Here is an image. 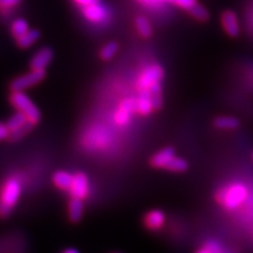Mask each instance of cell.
<instances>
[{"mask_svg":"<svg viewBox=\"0 0 253 253\" xmlns=\"http://www.w3.org/2000/svg\"><path fill=\"white\" fill-rule=\"evenodd\" d=\"M73 176V174L67 171H57L53 175V183L58 189L69 191L71 185H72Z\"/></svg>","mask_w":253,"mask_h":253,"instance_id":"obj_17","label":"cell"},{"mask_svg":"<svg viewBox=\"0 0 253 253\" xmlns=\"http://www.w3.org/2000/svg\"><path fill=\"white\" fill-rule=\"evenodd\" d=\"M90 190V184L89 178L83 172H78L74 174L72 185H71L69 192L71 194L72 199H78V200H84L89 194Z\"/></svg>","mask_w":253,"mask_h":253,"instance_id":"obj_7","label":"cell"},{"mask_svg":"<svg viewBox=\"0 0 253 253\" xmlns=\"http://www.w3.org/2000/svg\"><path fill=\"white\" fill-rule=\"evenodd\" d=\"M10 100L12 106L19 111V112L25 114L30 123L33 124L34 126L39 123L42 118L41 111L37 108V106L34 104L25 92H17L12 91V94L10 96Z\"/></svg>","mask_w":253,"mask_h":253,"instance_id":"obj_3","label":"cell"},{"mask_svg":"<svg viewBox=\"0 0 253 253\" xmlns=\"http://www.w3.org/2000/svg\"><path fill=\"white\" fill-rule=\"evenodd\" d=\"M22 192L21 183L18 178H7L0 191V216L6 217L17 205Z\"/></svg>","mask_w":253,"mask_h":253,"instance_id":"obj_2","label":"cell"},{"mask_svg":"<svg viewBox=\"0 0 253 253\" xmlns=\"http://www.w3.org/2000/svg\"><path fill=\"white\" fill-rule=\"evenodd\" d=\"M41 38V33H39L38 30H32L30 29L27 33L21 35L16 39L17 42V45L21 49H29L32 45H34Z\"/></svg>","mask_w":253,"mask_h":253,"instance_id":"obj_16","label":"cell"},{"mask_svg":"<svg viewBox=\"0 0 253 253\" xmlns=\"http://www.w3.org/2000/svg\"><path fill=\"white\" fill-rule=\"evenodd\" d=\"M29 30H30L29 23L26 19H23V18H17V19L13 20L12 25H11V33L16 39L25 33H27Z\"/></svg>","mask_w":253,"mask_h":253,"instance_id":"obj_20","label":"cell"},{"mask_svg":"<svg viewBox=\"0 0 253 253\" xmlns=\"http://www.w3.org/2000/svg\"><path fill=\"white\" fill-rule=\"evenodd\" d=\"M248 29L250 33L253 35V10H251L248 17Z\"/></svg>","mask_w":253,"mask_h":253,"instance_id":"obj_29","label":"cell"},{"mask_svg":"<svg viewBox=\"0 0 253 253\" xmlns=\"http://www.w3.org/2000/svg\"><path fill=\"white\" fill-rule=\"evenodd\" d=\"M221 23H223V28L226 33L230 37H237L240 35V23L237 16L233 11H225L221 14Z\"/></svg>","mask_w":253,"mask_h":253,"instance_id":"obj_12","label":"cell"},{"mask_svg":"<svg viewBox=\"0 0 253 253\" xmlns=\"http://www.w3.org/2000/svg\"><path fill=\"white\" fill-rule=\"evenodd\" d=\"M251 157H252V161H253V153H252V155H251Z\"/></svg>","mask_w":253,"mask_h":253,"instance_id":"obj_31","label":"cell"},{"mask_svg":"<svg viewBox=\"0 0 253 253\" xmlns=\"http://www.w3.org/2000/svg\"><path fill=\"white\" fill-rule=\"evenodd\" d=\"M45 77L44 70H33L30 72L16 77L11 83V90L17 92H25L26 90L33 88L34 85L43 81Z\"/></svg>","mask_w":253,"mask_h":253,"instance_id":"obj_5","label":"cell"},{"mask_svg":"<svg viewBox=\"0 0 253 253\" xmlns=\"http://www.w3.org/2000/svg\"><path fill=\"white\" fill-rule=\"evenodd\" d=\"M54 57L53 50L49 46L42 47L41 50H38L34 56L32 57L30 67L33 70H44L47 66L50 65L52 59Z\"/></svg>","mask_w":253,"mask_h":253,"instance_id":"obj_11","label":"cell"},{"mask_svg":"<svg viewBox=\"0 0 253 253\" xmlns=\"http://www.w3.org/2000/svg\"><path fill=\"white\" fill-rule=\"evenodd\" d=\"M204 245L207 247L211 253H228V251L221 246V245L214 241V240H208L204 243Z\"/></svg>","mask_w":253,"mask_h":253,"instance_id":"obj_23","label":"cell"},{"mask_svg":"<svg viewBox=\"0 0 253 253\" xmlns=\"http://www.w3.org/2000/svg\"><path fill=\"white\" fill-rule=\"evenodd\" d=\"M10 135H11V132L9 128H7V125L0 123V141L7 139L10 137Z\"/></svg>","mask_w":253,"mask_h":253,"instance_id":"obj_26","label":"cell"},{"mask_svg":"<svg viewBox=\"0 0 253 253\" xmlns=\"http://www.w3.org/2000/svg\"><path fill=\"white\" fill-rule=\"evenodd\" d=\"M73 1L77 5H79L81 7H84V6H86L89 4H92L94 2H98V1H100V0H73Z\"/></svg>","mask_w":253,"mask_h":253,"instance_id":"obj_28","label":"cell"},{"mask_svg":"<svg viewBox=\"0 0 253 253\" xmlns=\"http://www.w3.org/2000/svg\"><path fill=\"white\" fill-rule=\"evenodd\" d=\"M6 125L11 132V135L9 137L11 141H17L21 139L23 136H26L34 126L33 124L29 122L28 117L23 113L19 112V111H17V112L9 118Z\"/></svg>","mask_w":253,"mask_h":253,"instance_id":"obj_4","label":"cell"},{"mask_svg":"<svg viewBox=\"0 0 253 253\" xmlns=\"http://www.w3.org/2000/svg\"><path fill=\"white\" fill-rule=\"evenodd\" d=\"M176 157L175 151L171 147H166L160 151L156 152L152 158H151V165L154 168L158 169H165L168 170L169 166L174 161V158Z\"/></svg>","mask_w":253,"mask_h":253,"instance_id":"obj_10","label":"cell"},{"mask_svg":"<svg viewBox=\"0 0 253 253\" xmlns=\"http://www.w3.org/2000/svg\"><path fill=\"white\" fill-rule=\"evenodd\" d=\"M165 72L161 65H158V63L150 65L142 71L141 74L139 75V78L137 81L138 90H148L149 88H151L152 85L156 84H161Z\"/></svg>","mask_w":253,"mask_h":253,"instance_id":"obj_6","label":"cell"},{"mask_svg":"<svg viewBox=\"0 0 253 253\" xmlns=\"http://www.w3.org/2000/svg\"><path fill=\"white\" fill-rule=\"evenodd\" d=\"M137 1L147 6H156L164 1H167V0H137Z\"/></svg>","mask_w":253,"mask_h":253,"instance_id":"obj_27","label":"cell"},{"mask_svg":"<svg viewBox=\"0 0 253 253\" xmlns=\"http://www.w3.org/2000/svg\"><path fill=\"white\" fill-rule=\"evenodd\" d=\"M136 104H137V112L140 115L147 116L154 110L148 90L139 91L138 98L136 99Z\"/></svg>","mask_w":253,"mask_h":253,"instance_id":"obj_14","label":"cell"},{"mask_svg":"<svg viewBox=\"0 0 253 253\" xmlns=\"http://www.w3.org/2000/svg\"><path fill=\"white\" fill-rule=\"evenodd\" d=\"M213 126L219 130H225V131L235 130L240 126V121L234 116L221 115L214 118V121H213Z\"/></svg>","mask_w":253,"mask_h":253,"instance_id":"obj_15","label":"cell"},{"mask_svg":"<svg viewBox=\"0 0 253 253\" xmlns=\"http://www.w3.org/2000/svg\"><path fill=\"white\" fill-rule=\"evenodd\" d=\"M166 221V216L161 210H152L148 212L145 216V225L150 230H160Z\"/></svg>","mask_w":253,"mask_h":253,"instance_id":"obj_13","label":"cell"},{"mask_svg":"<svg viewBox=\"0 0 253 253\" xmlns=\"http://www.w3.org/2000/svg\"><path fill=\"white\" fill-rule=\"evenodd\" d=\"M135 111H137L136 99L126 98L118 108V111L115 114V122L121 126L126 125L130 122L131 116Z\"/></svg>","mask_w":253,"mask_h":253,"instance_id":"obj_9","label":"cell"},{"mask_svg":"<svg viewBox=\"0 0 253 253\" xmlns=\"http://www.w3.org/2000/svg\"><path fill=\"white\" fill-rule=\"evenodd\" d=\"M188 12H189L190 15H191L192 17H193L194 19H196L197 21L206 22V21H208L209 18H210V14H209L208 10L206 9L205 6L201 5L200 3L194 4Z\"/></svg>","mask_w":253,"mask_h":253,"instance_id":"obj_22","label":"cell"},{"mask_svg":"<svg viewBox=\"0 0 253 253\" xmlns=\"http://www.w3.org/2000/svg\"><path fill=\"white\" fill-rule=\"evenodd\" d=\"M84 207L83 200H78V199L71 200L68 207V213H69L70 219L74 221V223L81 220L84 215Z\"/></svg>","mask_w":253,"mask_h":253,"instance_id":"obj_18","label":"cell"},{"mask_svg":"<svg viewBox=\"0 0 253 253\" xmlns=\"http://www.w3.org/2000/svg\"><path fill=\"white\" fill-rule=\"evenodd\" d=\"M21 2L22 0H0V10H12Z\"/></svg>","mask_w":253,"mask_h":253,"instance_id":"obj_25","label":"cell"},{"mask_svg":"<svg viewBox=\"0 0 253 253\" xmlns=\"http://www.w3.org/2000/svg\"><path fill=\"white\" fill-rule=\"evenodd\" d=\"M249 195L248 188L241 181H232L221 187L215 193V201L228 211H233L247 201Z\"/></svg>","mask_w":253,"mask_h":253,"instance_id":"obj_1","label":"cell"},{"mask_svg":"<svg viewBox=\"0 0 253 253\" xmlns=\"http://www.w3.org/2000/svg\"><path fill=\"white\" fill-rule=\"evenodd\" d=\"M167 1L170 3L175 4L186 11H189L194 4L197 3L196 0H167Z\"/></svg>","mask_w":253,"mask_h":253,"instance_id":"obj_24","label":"cell"},{"mask_svg":"<svg viewBox=\"0 0 253 253\" xmlns=\"http://www.w3.org/2000/svg\"><path fill=\"white\" fill-rule=\"evenodd\" d=\"M62 253H79L76 249H73V248H69V249H66L65 251H63Z\"/></svg>","mask_w":253,"mask_h":253,"instance_id":"obj_30","label":"cell"},{"mask_svg":"<svg viewBox=\"0 0 253 253\" xmlns=\"http://www.w3.org/2000/svg\"><path fill=\"white\" fill-rule=\"evenodd\" d=\"M135 27L142 38H150L153 34V28L150 20L145 16H138L135 19Z\"/></svg>","mask_w":253,"mask_h":253,"instance_id":"obj_19","label":"cell"},{"mask_svg":"<svg viewBox=\"0 0 253 253\" xmlns=\"http://www.w3.org/2000/svg\"><path fill=\"white\" fill-rule=\"evenodd\" d=\"M82 11L86 20L96 25L105 22L109 18V12L100 1L84 6L82 7Z\"/></svg>","mask_w":253,"mask_h":253,"instance_id":"obj_8","label":"cell"},{"mask_svg":"<svg viewBox=\"0 0 253 253\" xmlns=\"http://www.w3.org/2000/svg\"><path fill=\"white\" fill-rule=\"evenodd\" d=\"M118 49H120V45H118L117 42H110L101 47V50L99 52V56L102 60H106V61L111 60L117 54Z\"/></svg>","mask_w":253,"mask_h":253,"instance_id":"obj_21","label":"cell"}]
</instances>
